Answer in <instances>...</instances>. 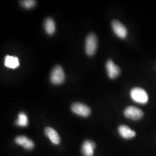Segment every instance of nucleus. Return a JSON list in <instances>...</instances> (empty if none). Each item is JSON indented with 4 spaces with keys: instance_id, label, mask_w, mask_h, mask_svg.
I'll return each instance as SVG.
<instances>
[{
    "instance_id": "10",
    "label": "nucleus",
    "mask_w": 156,
    "mask_h": 156,
    "mask_svg": "<svg viewBox=\"0 0 156 156\" xmlns=\"http://www.w3.org/2000/svg\"><path fill=\"white\" fill-rule=\"evenodd\" d=\"M119 133L124 139H131L136 136V133L127 126L122 125L118 128Z\"/></svg>"
},
{
    "instance_id": "1",
    "label": "nucleus",
    "mask_w": 156,
    "mask_h": 156,
    "mask_svg": "<svg viewBox=\"0 0 156 156\" xmlns=\"http://www.w3.org/2000/svg\"><path fill=\"white\" fill-rule=\"evenodd\" d=\"M130 95L133 100L140 104H145L149 100V97L146 91L140 87L132 89L130 91Z\"/></svg>"
},
{
    "instance_id": "6",
    "label": "nucleus",
    "mask_w": 156,
    "mask_h": 156,
    "mask_svg": "<svg viewBox=\"0 0 156 156\" xmlns=\"http://www.w3.org/2000/svg\"><path fill=\"white\" fill-rule=\"evenodd\" d=\"M113 32L120 38H126L127 35V30L122 23L117 20H113L112 23Z\"/></svg>"
},
{
    "instance_id": "15",
    "label": "nucleus",
    "mask_w": 156,
    "mask_h": 156,
    "mask_svg": "<svg viewBox=\"0 0 156 156\" xmlns=\"http://www.w3.org/2000/svg\"><path fill=\"white\" fill-rule=\"evenodd\" d=\"M35 1L33 0H26V1H21L22 5L25 8L30 9L33 8L34 6L35 5Z\"/></svg>"
},
{
    "instance_id": "4",
    "label": "nucleus",
    "mask_w": 156,
    "mask_h": 156,
    "mask_svg": "<svg viewBox=\"0 0 156 156\" xmlns=\"http://www.w3.org/2000/svg\"><path fill=\"white\" fill-rule=\"evenodd\" d=\"M124 115L128 119L133 120H138L144 116V112L136 106H129L124 109Z\"/></svg>"
},
{
    "instance_id": "8",
    "label": "nucleus",
    "mask_w": 156,
    "mask_h": 156,
    "mask_svg": "<svg viewBox=\"0 0 156 156\" xmlns=\"http://www.w3.org/2000/svg\"><path fill=\"white\" fill-rule=\"evenodd\" d=\"M95 149V144L94 142L91 140H86L84 141L82 144L81 151L84 156H93Z\"/></svg>"
},
{
    "instance_id": "2",
    "label": "nucleus",
    "mask_w": 156,
    "mask_h": 156,
    "mask_svg": "<svg viewBox=\"0 0 156 156\" xmlns=\"http://www.w3.org/2000/svg\"><path fill=\"white\" fill-rule=\"evenodd\" d=\"M65 80V73L63 69L60 66H56L52 69L50 74V80L52 83L60 84Z\"/></svg>"
},
{
    "instance_id": "11",
    "label": "nucleus",
    "mask_w": 156,
    "mask_h": 156,
    "mask_svg": "<svg viewBox=\"0 0 156 156\" xmlns=\"http://www.w3.org/2000/svg\"><path fill=\"white\" fill-rule=\"evenodd\" d=\"M45 133L46 135L50 139L51 142L55 145H58L60 142V138L56 130L51 127L45 128Z\"/></svg>"
},
{
    "instance_id": "12",
    "label": "nucleus",
    "mask_w": 156,
    "mask_h": 156,
    "mask_svg": "<svg viewBox=\"0 0 156 156\" xmlns=\"http://www.w3.org/2000/svg\"><path fill=\"white\" fill-rule=\"evenodd\" d=\"M19 61L17 57L15 56H8L5 57L4 65L9 68L15 69L19 66Z\"/></svg>"
},
{
    "instance_id": "14",
    "label": "nucleus",
    "mask_w": 156,
    "mask_h": 156,
    "mask_svg": "<svg viewBox=\"0 0 156 156\" xmlns=\"http://www.w3.org/2000/svg\"><path fill=\"white\" fill-rule=\"evenodd\" d=\"M28 117L27 115L23 112H20L18 115V117L16 122V124L17 126H21V127H26L28 126Z\"/></svg>"
},
{
    "instance_id": "5",
    "label": "nucleus",
    "mask_w": 156,
    "mask_h": 156,
    "mask_svg": "<svg viewBox=\"0 0 156 156\" xmlns=\"http://www.w3.org/2000/svg\"><path fill=\"white\" fill-rule=\"evenodd\" d=\"M71 110L74 113L82 117H87L91 113V109L89 107L80 102L73 104L71 106Z\"/></svg>"
},
{
    "instance_id": "3",
    "label": "nucleus",
    "mask_w": 156,
    "mask_h": 156,
    "mask_svg": "<svg viewBox=\"0 0 156 156\" xmlns=\"http://www.w3.org/2000/svg\"><path fill=\"white\" fill-rule=\"evenodd\" d=\"M97 48V39L94 34H90L86 39L85 50L87 55L92 56Z\"/></svg>"
},
{
    "instance_id": "9",
    "label": "nucleus",
    "mask_w": 156,
    "mask_h": 156,
    "mask_svg": "<svg viewBox=\"0 0 156 156\" xmlns=\"http://www.w3.org/2000/svg\"><path fill=\"white\" fill-rule=\"evenodd\" d=\"M15 141L17 145L22 146L24 148L27 150H31L34 147V144L33 140L28 139L27 136L24 135L17 136Z\"/></svg>"
},
{
    "instance_id": "13",
    "label": "nucleus",
    "mask_w": 156,
    "mask_h": 156,
    "mask_svg": "<svg viewBox=\"0 0 156 156\" xmlns=\"http://www.w3.org/2000/svg\"><path fill=\"white\" fill-rule=\"evenodd\" d=\"M44 28L46 32L48 34L52 35L55 33L56 30V25L54 20L51 18L48 17L45 20Z\"/></svg>"
},
{
    "instance_id": "7",
    "label": "nucleus",
    "mask_w": 156,
    "mask_h": 156,
    "mask_svg": "<svg viewBox=\"0 0 156 156\" xmlns=\"http://www.w3.org/2000/svg\"><path fill=\"white\" fill-rule=\"evenodd\" d=\"M106 69L108 75L111 79L117 78L120 75V69L111 60H108L106 63Z\"/></svg>"
}]
</instances>
